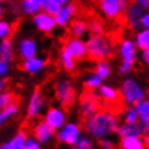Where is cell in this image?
Wrapping results in <instances>:
<instances>
[{
    "instance_id": "e0dca14e",
    "label": "cell",
    "mask_w": 149,
    "mask_h": 149,
    "mask_svg": "<svg viewBox=\"0 0 149 149\" xmlns=\"http://www.w3.org/2000/svg\"><path fill=\"white\" fill-rule=\"evenodd\" d=\"M18 54L20 59H28L37 56V43L33 38H24L18 46Z\"/></svg>"
},
{
    "instance_id": "2e32d148",
    "label": "cell",
    "mask_w": 149,
    "mask_h": 149,
    "mask_svg": "<svg viewBox=\"0 0 149 149\" xmlns=\"http://www.w3.org/2000/svg\"><path fill=\"white\" fill-rule=\"evenodd\" d=\"M47 59L42 58V57H34L28 58V59H23V62L20 63V70H23L24 72H27L29 74H36L39 73L40 71L44 70V67L47 66Z\"/></svg>"
},
{
    "instance_id": "1f68e13d",
    "label": "cell",
    "mask_w": 149,
    "mask_h": 149,
    "mask_svg": "<svg viewBox=\"0 0 149 149\" xmlns=\"http://www.w3.org/2000/svg\"><path fill=\"white\" fill-rule=\"evenodd\" d=\"M62 5L58 4L56 0H46L43 4V8H42V12H46L48 14H52V15H56L59 10H61Z\"/></svg>"
},
{
    "instance_id": "44dd1931",
    "label": "cell",
    "mask_w": 149,
    "mask_h": 149,
    "mask_svg": "<svg viewBox=\"0 0 149 149\" xmlns=\"http://www.w3.org/2000/svg\"><path fill=\"white\" fill-rule=\"evenodd\" d=\"M116 133L120 136H126V135H138L140 136L141 134H144V129L141 124H136V123H133V124H128L125 123L123 126L118 128Z\"/></svg>"
},
{
    "instance_id": "3957f363",
    "label": "cell",
    "mask_w": 149,
    "mask_h": 149,
    "mask_svg": "<svg viewBox=\"0 0 149 149\" xmlns=\"http://www.w3.org/2000/svg\"><path fill=\"white\" fill-rule=\"evenodd\" d=\"M54 94L59 105L67 110L71 109L76 102V90L68 80H59L54 86Z\"/></svg>"
},
{
    "instance_id": "e575fe53",
    "label": "cell",
    "mask_w": 149,
    "mask_h": 149,
    "mask_svg": "<svg viewBox=\"0 0 149 149\" xmlns=\"http://www.w3.org/2000/svg\"><path fill=\"white\" fill-rule=\"evenodd\" d=\"M149 44V28L145 29V31L140 32L139 34L136 36V46L139 48H144Z\"/></svg>"
},
{
    "instance_id": "9a60e30c",
    "label": "cell",
    "mask_w": 149,
    "mask_h": 149,
    "mask_svg": "<svg viewBox=\"0 0 149 149\" xmlns=\"http://www.w3.org/2000/svg\"><path fill=\"white\" fill-rule=\"evenodd\" d=\"M97 96L100 99L104 100L105 105H109V104H114V102H120V101H124V97H123V94L121 91L116 90L114 87H110L107 85H101L99 87V92H97Z\"/></svg>"
},
{
    "instance_id": "603a6c76",
    "label": "cell",
    "mask_w": 149,
    "mask_h": 149,
    "mask_svg": "<svg viewBox=\"0 0 149 149\" xmlns=\"http://www.w3.org/2000/svg\"><path fill=\"white\" fill-rule=\"evenodd\" d=\"M0 59L12 62L14 59V47L10 38L0 40Z\"/></svg>"
},
{
    "instance_id": "52a82bcc",
    "label": "cell",
    "mask_w": 149,
    "mask_h": 149,
    "mask_svg": "<svg viewBox=\"0 0 149 149\" xmlns=\"http://www.w3.org/2000/svg\"><path fill=\"white\" fill-rule=\"evenodd\" d=\"M44 120L54 130H58L66 124L67 109H65L63 106H49L44 114Z\"/></svg>"
},
{
    "instance_id": "681fc988",
    "label": "cell",
    "mask_w": 149,
    "mask_h": 149,
    "mask_svg": "<svg viewBox=\"0 0 149 149\" xmlns=\"http://www.w3.org/2000/svg\"><path fill=\"white\" fill-rule=\"evenodd\" d=\"M5 1V0H0V4H1V3H4Z\"/></svg>"
},
{
    "instance_id": "4dcf8cb0",
    "label": "cell",
    "mask_w": 149,
    "mask_h": 149,
    "mask_svg": "<svg viewBox=\"0 0 149 149\" xmlns=\"http://www.w3.org/2000/svg\"><path fill=\"white\" fill-rule=\"evenodd\" d=\"M15 100H18V97L14 95V92L8 91V90L1 91L0 92V109H4L10 102L15 101Z\"/></svg>"
},
{
    "instance_id": "277c9868",
    "label": "cell",
    "mask_w": 149,
    "mask_h": 149,
    "mask_svg": "<svg viewBox=\"0 0 149 149\" xmlns=\"http://www.w3.org/2000/svg\"><path fill=\"white\" fill-rule=\"evenodd\" d=\"M81 125L76 124V123H66L62 128H59L56 133V139L58 143L70 145V147H74L77 140L81 136Z\"/></svg>"
},
{
    "instance_id": "836d02e7",
    "label": "cell",
    "mask_w": 149,
    "mask_h": 149,
    "mask_svg": "<svg viewBox=\"0 0 149 149\" xmlns=\"http://www.w3.org/2000/svg\"><path fill=\"white\" fill-rule=\"evenodd\" d=\"M76 149H91L94 148V141L91 138H88L86 135H81L80 139L77 140V143L74 144Z\"/></svg>"
},
{
    "instance_id": "4fadbf2b",
    "label": "cell",
    "mask_w": 149,
    "mask_h": 149,
    "mask_svg": "<svg viewBox=\"0 0 149 149\" xmlns=\"http://www.w3.org/2000/svg\"><path fill=\"white\" fill-rule=\"evenodd\" d=\"M99 8L107 19H120L125 13H121L119 0H100Z\"/></svg>"
},
{
    "instance_id": "ac0fdd59",
    "label": "cell",
    "mask_w": 149,
    "mask_h": 149,
    "mask_svg": "<svg viewBox=\"0 0 149 149\" xmlns=\"http://www.w3.org/2000/svg\"><path fill=\"white\" fill-rule=\"evenodd\" d=\"M59 62H61L62 68L66 72H73L77 66V59L73 57V54L68 51L66 46H62L61 52H59Z\"/></svg>"
},
{
    "instance_id": "4316f807",
    "label": "cell",
    "mask_w": 149,
    "mask_h": 149,
    "mask_svg": "<svg viewBox=\"0 0 149 149\" xmlns=\"http://www.w3.org/2000/svg\"><path fill=\"white\" fill-rule=\"evenodd\" d=\"M88 24V32L91 34H104L105 33V27H104L102 20L97 17H92L87 20Z\"/></svg>"
},
{
    "instance_id": "f907efd6",
    "label": "cell",
    "mask_w": 149,
    "mask_h": 149,
    "mask_svg": "<svg viewBox=\"0 0 149 149\" xmlns=\"http://www.w3.org/2000/svg\"><path fill=\"white\" fill-rule=\"evenodd\" d=\"M97 1H100V0H97Z\"/></svg>"
},
{
    "instance_id": "8d00e7d4",
    "label": "cell",
    "mask_w": 149,
    "mask_h": 149,
    "mask_svg": "<svg viewBox=\"0 0 149 149\" xmlns=\"http://www.w3.org/2000/svg\"><path fill=\"white\" fill-rule=\"evenodd\" d=\"M97 144H99V147L100 148H105V149H110V148H114L115 145H114V141L109 139V138H105V136H102V138H100V139H97Z\"/></svg>"
},
{
    "instance_id": "c3c4849f",
    "label": "cell",
    "mask_w": 149,
    "mask_h": 149,
    "mask_svg": "<svg viewBox=\"0 0 149 149\" xmlns=\"http://www.w3.org/2000/svg\"><path fill=\"white\" fill-rule=\"evenodd\" d=\"M33 1H36V3H39V4H44V1H46V0H33Z\"/></svg>"
},
{
    "instance_id": "5bb4252c",
    "label": "cell",
    "mask_w": 149,
    "mask_h": 149,
    "mask_svg": "<svg viewBox=\"0 0 149 149\" xmlns=\"http://www.w3.org/2000/svg\"><path fill=\"white\" fill-rule=\"evenodd\" d=\"M143 10H144L143 6H140L135 1L129 5V8L125 12V17H126V24L130 28L136 29L141 25L140 20H141V17H143Z\"/></svg>"
},
{
    "instance_id": "d4e9b609",
    "label": "cell",
    "mask_w": 149,
    "mask_h": 149,
    "mask_svg": "<svg viewBox=\"0 0 149 149\" xmlns=\"http://www.w3.org/2000/svg\"><path fill=\"white\" fill-rule=\"evenodd\" d=\"M42 4L33 1V0H22L20 1V9L25 15H36L37 13L42 12Z\"/></svg>"
},
{
    "instance_id": "9c48e42d",
    "label": "cell",
    "mask_w": 149,
    "mask_h": 149,
    "mask_svg": "<svg viewBox=\"0 0 149 149\" xmlns=\"http://www.w3.org/2000/svg\"><path fill=\"white\" fill-rule=\"evenodd\" d=\"M33 24L39 32H43L46 34L52 33L54 31V28L57 27V22H56L54 15L48 14L46 12H39L36 15H33Z\"/></svg>"
},
{
    "instance_id": "6da1fadb",
    "label": "cell",
    "mask_w": 149,
    "mask_h": 149,
    "mask_svg": "<svg viewBox=\"0 0 149 149\" xmlns=\"http://www.w3.org/2000/svg\"><path fill=\"white\" fill-rule=\"evenodd\" d=\"M118 128L119 123L116 114H114L106 107L100 109L97 113L84 120L85 132L95 139H100L102 136H106L107 134L116 132Z\"/></svg>"
},
{
    "instance_id": "ba28073f",
    "label": "cell",
    "mask_w": 149,
    "mask_h": 149,
    "mask_svg": "<svg viewBox=\"0 0 149 149\" xmlns=\"http://www.w3.org/2000/svg\"><path fill=\"white\" fill-rule=\"evenodd\" d=\"M44 109V97L39 88H36L29 99V104L27 107V118L28 120H36L40 116Z\"/></svg>"
},
{
    "instance_id": "ffe728a7",
    "label": "cell",
    "mask_w": 149,
    "mask_h": 149,
    "mask_svg": "<svg viewBox=\"0 0 149 149\" xmlns=\"http://www.w3.org/2000/svg\"><path fill=\"white\" fill-rule=\"evenodd\" d=\"M88 32V24L87 20L81 19V18H76L70 23V33L72 37H84Z\"/></svg>"
},
{
    "instance_id": "7402d4cb",
    "label": "cell",
    "mask_w": 149,
    "mask_h": 149,
    "mask_svg": "<svg viewBox=\"0 0 149 149\" xmlns=\"http://www.w3.org/2000/svg\"><path fill=\"white\" fill-rule=\"evenodd\" d=\"M120 56L123 61L128 62H135V47L132 40H123L120 46Z\"/></svg>"
},
{
    "instance_id": "f1b7e54d",
    "label": "cell",
    "mask_w": 149,
    "mask_h": 149,
    "mask_svg": "<svg viewBox=\"0 0 149 149\" xmlns=\"http://www.w3.org/2000/svg\"><path fill=\"white\" fill-rule=\"evenodd\" d=\"M95 73H97L101 79H107L111 73V68H110V65L107 62V59H102V61H99L96 62V66H95Z\"/></svg>"
},
{
    "instance_id": "d6986e66",
    "label": "cell",
    "mask_w": 149,
    "mask_h": 149,
    "mask_svg": "<svg viewBox=\"0 0 149 149\" xmlns=\"http://www.w3.org/2000/svg\"><path fill=\"white\" fill-rule=\"evenodd\" d=\"M27 139L28 136L25 132H18L12 139L0 144V149H25Z\"/></svg>"
},
{
    "instance_id": "bcb514c9",
    "label": "cell",
    "mask_w": 149,
    "mask_h": 149,
    "mask_svg": "<svg viewBox=\"0 0 149 149\" xmlns=\"http://www.w3.org/2000/svg\"><path fill=\"white\" fill-rule=\"evenodd\" d=\"M56 1H57V3H58V4H61V5L63 6V5L68 4V3H70V0H56Z\"/></svg>"
},
{
    "instance_id": "7dc6e473",
    "label": "cell",
    "mask_w": 149,
    "mask_h": 149,
    "mask_svg": "<svg viewBox=\"0 0 149 149\" xmlns=\"http://www.w3.org/2000/svg\"><path fill=\"white\" fill-rule=\"evenodd\" d=\"M3 15H4V8H3L1 4H0V19L3 18Z\"/></svg>"
},
{
    "instance_id": "7a4b0ae2",
    "label": "cell",
    "mask_w": 149,
    "mask_h": 149,
    "mask_svg": "<svg viewBox=\"0 0 149 149\" xmlns=\"http://www.w3.org/2000/svg\"><path fill=\"white\" fill-rule=\"evenodd\" d=\"M86 47L87 59L92 62L109 59L113 56V44L104 34H91L86 40Z\"/></svg>"
},
{
    "instance_id": "cb8c5ba5",
    "label": "cell",
    "mask_w": 149,
    "mask_h": 149,
    "mask_svg": "<svg viewBox=\"0 0 149 149\" xmlns=\"http://www.w3.org/2000/svg\"><path fill=\"white\" fill-rule=\"evenodd\" d=\"M144 147L143 140L138 135H126L121 136L120 139V148L124 149H141Z\"/></svg>"
},
{
    "instance_id": "ee69618b",
    "label": "cell",
    "mask_w": 149,
    "mask_h": 149,
    "mask_svg": "<svg viewBox=\"0 0 149 149\" xmlns=\"http://www.w3.org/2000/svg\"><path fill=\"white\" fill-rule=\"evenodd\" d=\"M135 3H138L140 6H143L144 9H147L149 6V0H134Z\"/></svg>"
},
{
    "instance_id": "7c38bea8",
    "label": "cell",
    "mask_w": 149,
    "mask_h": 149,
    "mask_svg": "<svg viewBox=\"0 0 149 149\" xmlns=\"http://www.w3.org/2000/svg\"><path fill=\"white\" fill-rule=\"evenodd\" d=\"M33 135L40 144H47L48 141H51L53 139V136L56 135V130L44 120L38 121L33 128Z\"/></svg>"
},
{
    "instance_id": "7bdbcfd3",
    "label": "cell",
    "mask_w": 149,
    "mask_h": 149,
    "mask_svg": "<svg viewBox=\"0 0 149 149\" xmlns=\"http://www.w3.org/2000/svg\"><path fill=\"white\" fill-rule=\"evenodd\" d=\"M143 58H144L145 62L149 63V44L144 48V51H143Z\"/></svg>"
},
{
    "instance_id": "60d3db41",
    "label": "cell",
    "mask_w": 149,
    "mask_h": 149,
    "mask_svg": "<svg viewBox=\"0 0 149 149\" xmlns=\"http://www.w3.org/2000/svg\"><path fill=\"white\" fill-rule=\"evenodd\" d=\"M140 23H141V25H143V27L149 28V13H148V14H143Z\"/></svg>"
},
{
    "instance_id": "ab89813d",
    "label": "cell",
    "mask_w": 149,
    "mask_h": 149,
    "mask_svg": "<svg viewBox=\"0 0 149 149\" xmlns=\"http://www.w3.org/2000/svg\"><path fill=\"white\" fill-rule=\"evenodd\" d=\"M133 62H128V61H123L121 66L119 67V71H120V73H128L129 71H132L133 68Z\"/></svg>"
},
{
    "instance_id": "d590c367",
    "label": "cell",
    "mask_w": 149,
    "mask_h": 149,
    "mask_svg": "<svg viewBox=\"0 0 149 149\" xmlns=\"http://www.w3.org/2000/svg\"><path fill=\"white\" fill-rule=\"evenodd\" d=\"M138 119H139V114H138L136 109H133V107H129L125 111V123L128 124H133V123H136Z\"/></svg>"
},
{
    "instance_id": "f6af8a7d",
    "label": "cell",
    "mask_w": 149,
    "mask_h": 149,
    "mask_svg": "<svg viewBox=\"0 0 149 149\" xmlns=\"http://www.w3.org/2000/svg\"><path fill=\"white\" fill-rule=\"evenodd\" d=\"M6 121V118L4 116V113H3V109H0V126H1Z\"/></svg>"
},
{
    "instance_id": "30bf717a",
    "label": "cell",
    "mask_w": 149,
    "mask_h": 149,
    "mask_svg": "<svg viewBox=\"0 0 149 149\" xmlns=\"http://www.w3.org/2000/svg\"><path fill=\"white\" fill-rule=\"evenodd\" d=\"M76 14H79V4L76 1L68 3V4L63 5L61 10L56 14V22H57V27L66 28L67 25H70V23L73 20V18Z\"/></svg>"
},
{
    "instance_id": "5b68a950",
    "label": "cell",
    "mask_w": 149,
    "mask_h": 149,
    "mask_svg": "<svg viewBox=\"0 0 149 149\" xmlns=\"http://www.w3.org/2000/svg\"><path fill=\"white\" fill-rule=\"evenodd\" d=\"M104 105L100 104V100L96 95H94L90 90H86L81 95L80 97V113L81 116L85 119L90 118L91 115H94L95 113H97L100 109H102Z\"/></svg>"
},
{
    "instance_id": "83f0119b",
    "label": "cell",
    "mask_w": 149,
    "mask_h": 149,
    "mask_svg": "<svg viewBox=\"0 0 149 149\" xmlns=\"http://www.w3.org/2000/svg\"><path fill=\"white\" fill-rule=\"evenodd\" d=\"M136 110L139 114V119L141 125L148 126L149 125V101H140L136 104Z\"/></svg>"
},
{
    "instance_id": "f35d334b",
    "label": "cell",
    "mask_w": 149,
    "mask_h": 149,
    "mask_svg": "<svg viewBox=\"0 0 149 149\" xmlns=\"http://www.w3.org/2000/svg\"><path fill=\"white\" fill-rule=\"evenodd\" d=\"M42 144L39 143L36 138H28L27 143H25V149H39Z\"/></svg>"
},
{
    "instance_id": "484cf974",
    "label": "cell",
    "mask_w": 149,
    "mask_h": 149,
    "mask_svg": "<svg viewBox=\"0 0 149 149\" xmlns=\"http://www.w3.org/2000/svg\"><path fill=\"white\" fill-rule=\"evenodd\" d=\"M102 80L104 79H101L97 73L94 72L92 74H90V76H87L86 79H85V81H84L85 90L94 91V90H96V88H99L102 85Z\"/></svg>"
},
{
    "instance_id": "8992f818",
    "label": "cell",
    "mask_w": 149,
    "mask_h": 149,
    "mask_svg": "<svg viewBox=\"0 0 149 149\" xmlns=\"http://www.w3.org/2000/svg\"><path fill=\"white\" fill-rule=\"evenodd\" d=\"M121 94H123V97H124V101L130 104V105H136L144 97V91L132 79H128L124 81Z\"/></svg>"
},
{
    "instance_id": "8fae6325",
    "label": "cell",
    "mask_w": 149,
    "mask_h": 149,
    "mask_svg": "<svg viewBox=\"0 0 149 149\" xmlns=\"http://www.w3.org/2000/svg\"><path fill=\"white\" fill-rule=\"evenodd\" d=\"M63 46L68 48V51L73 54V57L77 61H84L87 58V47L86 42H84L79 37H71L65 42Z\"/></svg>"
},
{
    "instance_id": "74e56055",
    "label": "cell",
    "mask_w": 149,
    "mask_h": 149,
    "mask_svg": "<svg viewBox=\"0 0 149 149\" xmlns=\"http://www.w3.org/2000/svg\"><path fill=\"white\" fill-rule=\"evenodd\" d=\"M10 62L4 61V59H0V77H5L9 73L10 70Z\"/></svg>"
},
{
    "instance_id": "f546056e",
    "label": "cell",
    "mask_w": 149,
    "mask_h": 149,
    "mask_svg": "<svg viewBox=\"0 0 149 149\" xmlns=\"http://www.w3.org/2000/svg\"><path fill=\"white\" fill-rule=\"evenodd\" d=\"M14 34V27L9 22L0 19V40L10 38Z\"/></svg>"
},
{
    "instance_id": "d6a6232c",
    "label": "cell",
    "mask_w": 149,
    "mask_h": 149,
    "mask_svg": "<svg viewBox=\"0 0 149 149\" xmlns=\"http://www.w3.org/2000/svg\"><path fill=\"white\" fill-rule=\"evenodd\" d=\"M3 113H4V116L6 118V120L13 116H15V115H18V113H19V106H18V100H15V101L10 102L8 106L4 107L3 109Z\"/></svg>"
},
{
    "instance_id": "b9f144b4",
    "label": "cell",
    "mask_w": 149,
    "mask_h": 149,
    "mask_svg": "<svg viewBox=\"0 0 149 149\" xmlns=\"http://www.w3.org/2000/svg\"><path fill=\"white\" fill-rule=\"evenodd\" d=\"M144 134H145V138H144V143L145 145L149 148V125L148 126H145V129H144Z\"/></svg>"
}]
</instances>
